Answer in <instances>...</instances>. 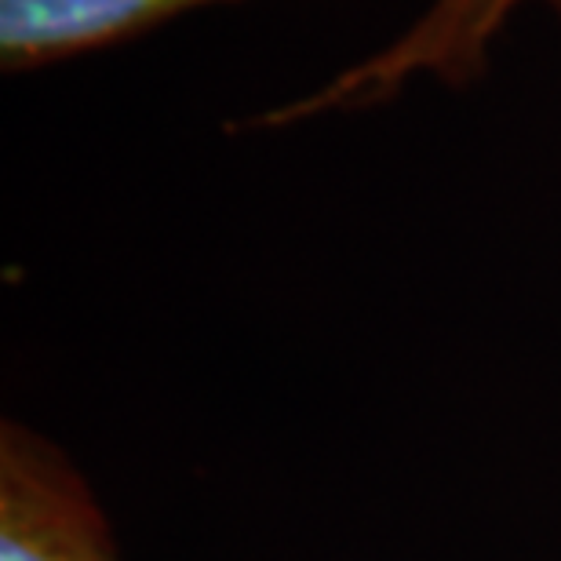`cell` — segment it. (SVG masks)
<instances>
[{"label": "cell", "instance_id": "obj_1", "mask_svg": "<svg viewBox=\"0 0 561 561\" xmlns=\"http://www.w3.org/2000/svg\"><path fill=\"white\" fill-rule=\"evenodd\" d=\"M525 8H543L561 22V0H431L379 51L351 62L313 92L244 121V128H288L329 114L376 110L420 77L463 92L489 73L492 48Z\"/></svg>", "mask_w": 561, "mask_h": 561}, {"label": "cell", "instance_id": "obj_2", "mask_svg": "<svg viewBox=\"0 0 561 561\" xmlns=\"http://www.w3.org/2000/svg\"><path fill=\"white\" fill-rule=\"evenodd\" d=\"M0 561H121L73 459L15 420L0 423Z\"/></svg>", "mask_w": 561, "mask_h": 561}, {"label": "cell", "instance_id": "obj_3", "mask_svg": "<svg viewBox=\"0 0 561 561\" xmlns=\"http://www.w3.org/2000/svg\"><path fill=\"white\" fill-rule=\"evenodd\" d=\"M219 4L244 0H0V70L30 73L70 62Z\"/></svg>", "mask_w": 561, "mask_h": 561}]
</instances>
